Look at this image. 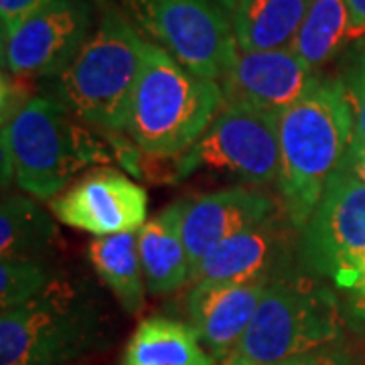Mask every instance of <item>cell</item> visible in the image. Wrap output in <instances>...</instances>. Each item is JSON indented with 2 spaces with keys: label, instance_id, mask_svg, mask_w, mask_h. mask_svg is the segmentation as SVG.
<instances>
[{
  "label": "cell",
  "instance_id": "5",
  "mask_svg": "<svg viewBox=\"0 0 365 365\" xmlns=\"http://www.w3.org/2000/svg\"><path fill=\"white\" fill-rule=\"evenodd\" d=\"M144 45L126 14L106 11L76 59L51 79V96L93 130L124 132Z\"/></svg>",
  "mask_w": 365,
  "mask_h": 365
},
{
  "label": "cell",
  "instance_id": "20",
  "mask_svg": "<svg viewBox=\"0 0 365 365\" xmlns=\"http://www.w3.org/2000/svg\"><path fill=\"white\" fill-rule=\"evenodd\" d=\"M59 240L53 217L39 199L23 193H6L0 205V258L43 260Z\"/></svg>",
  "mask_w": 365,
  "mask_h": 365
},
{
  "label": "cell",
  "instance_id": "24",
  "mask_svg": "<svg viewBox=\"0 0 365 365\" xmlns=\"http://www.w3.org/2000/svg\"><path fill=\"white\" fill-rule=\"evenodd\" d=\"M53 0H0V31L2 41H6L19 26L33 14L45 9Z\"/></svg>",
  "mask_w": 365,
  "mask_h": 365
},
{
  "label": "cell",
  "instance_id": "3",
  "mask_svg": "<svg viewBox=\"0 0 365 365\" xmlns=\"http://www.w3.org/2000/svg\"><path fill=\"white\" fill-rule=\"evenodd\" d=\"M114 341L108 304L83 280L55 276L39 297L0 317V365H67Z\"/></svg>",
  "mask_w": 365,
  "mask_h": 365
},
{
  "label": "cell",
  "instance_id": "26",
  "mask_svg": "<svg viewBox=\"0 0 365 365\" xmlns=\"http://www.w3.org/2000/svg\"><path fill=\"white\" fill-rule=\"evenodd\" d=\"M349 25H351V39L365 37V0H345Z\"/></svg>",
  "mask_w": 365,
  "mask_h": 365
},
{
  "label": "cell",
  "instance_id": "28",
  "mask_svg": "<svg viewBox=\"0 0 365 365\" xmlns=\"http://www.w3.org/2000/svg\"><path fill=\"white\" fill-rule=\"evenodd\" d=\"M223 365H252V364H246V361H240V359H227V361H223Z\"/></svg>",
  "mask_w": 365,
  "mask_h": 365
},
{
  "label": "cell",
  "instance_id": "12",
  "mask_svg": "<svg viewBox=\"0 0 365 365\" xmlns=\"http://www.w3.org/2000/svg\"><path fill=\"white\" fill-rule=\"evenodd\" d=\"M299 237L300 232L290 223L284 209H280L272 217L217 246L199 264L191 282L222 280L270 284L294 270V258H299Z\"/></svg>",
  "mask_w": 365,
  "mask_h": 365
},
{
  "label": "cell",
  "instance_id": "19",
  "mask_svg": "<svg viewBox=\"0 0 365 365\" xmlns=\"http://www.w3.org/2000/svg\"><path fill=\"white\" fill-rule=\"evenodd\" d=\"M88 258L102 284L114 294L120 309L128 314L140 313L146 282L138 254V232L91 240Z\"/></svg>",
  "mask_w": 365,
  "mask_h": 365
},
{
  "label": "cell",
  "instance_id": "18",
  "mask_svg": "<svg viewBox=\"0 0 365 365\" xmlns=\"http://www.w3.org/2000/svg\"><path fill=\"white\" fill-rule=\"evenodd\" d=\"M311 0H235V43L242 51L287 49L299 33Z\"/></svg>",
  "mask_w": 365,
  "mask_h": 365
},
{
  "label": "cell",
  "instance_id": "27",
  "mask_svg": "<svg viewBox=\"0 0 365 365\" xmlns=\"http://www.w3.org/2000/svg\"><path fill=\"white\" fill-rule=\"evenodd\" d=\"M337 170H345V173H349L351 177H355L357 181H361L365 185V150H361V153H355V155H347Z\"/></svg>",
  "mask_w": 365,
  "mask_h": 365
},
{
  "label": "cell",
  "instance_id": "13",
  "mask_svg": "<svg viewBox=\"0 0 365 365\" xmlns=\"http://www.w3.org/2000/svg\"><path fill=\"white\" fill-rule=\"evenodd\" d=\"M179 205L182 240L193 272L223 242L272 217L282 209L278 207L274 197L248 187H230L189 197L179 201Z\"/></svg>",
  "mask_w": 365,
  "mask_h": 365
},
{
  "label": "cell",
  "instance_id": "25",
  "mask_svg": "<svg viewBox=\"0 0 365 365\" xmlns=\"http://www.w3.org/2000/svg\"><path fill=\"white\" fill-rule=\"evenodd\" d=\"M282 365H347V359L335 345H331L319 351L300 355L297 359H290Z\"/></svg>",
  "mask_w": 365,
  "mask_h": 365
},
{
  "label": "cell",
  "instance_id": "14",
  "mask_svg": "<svg viewBox=\"0 0 365 365\" xmlns=\"http://www.w3.org/2000/svg\"><path fill=\"white\" fill-rule=\"evenodd\" d=\"M290 47L272 51H237L234 66L220 81L225 102L282 112L297 104L319 81Z\"/></svg>",
  "mask_w": 365,
  "mask_h": 365
},
{
  "label": "cell",
  "instance_id": "22",
  "mask_svg": "<svg viewBox=\"0 0 365 365\" xmlns=\"http://www.w3.org/2000/svg\"><path fill=\"white\" fill-rule=\"evenodd\" d=\"M55 274L43 260H2L0 262V307L11 311L49 287Z\"/></svg>",
  "mask_w": 365,
  "mask_h": 365
},
{
  "label": "cell",
  "instance_id": "15",
  "mask_svg": "<svg viewBox=\"0 0 365 365\" xmlns=\"http://www.w3.org/2000/svg\"><path fill=\"white\" fill-rule=\"evenodd\" d=\"M268 284L197 280L187 292V313L207 351L225 361L244 339Z\"/></svg>",
  "mask_w": 365,
  "mask_h": 365
},
{
  "label": "cell",
  "instance_id": "9",
  "mask_svg": "<svg viewBox=\"0 0 365 365\" xmlns=\"http://www.w3.org/2000/svg\"><path fill=\"white\" fill-rule=\"evenodd\" d=\"M300 268L343 292L365 282V185L337 170L299 237Z\"/></svg>",
  "mask_w": 365,
  "mask_h": 365
},
{
  "label": "cell",
  "instance_id": "8",
  "mask_svg": "<svg viewBox=\"0 0 365 365\" xmlns=\"http://www.w3.org/2000/svg\"><path fill=\"white\" fill-rule=\"evenodd\" d=\"M278 112L225 102L203 136L175 158L170 179L187 181L197 173H220L250 185H278Z\"/></svg>",
  "mask_w": 365,
  "mask_h": 365
},
{
  "label": "cell",
  "instance_id": "16",
  "mask_svg": "<svg viewBox=\"0 0 365 365\" xmlns=\"http://www.w3.org/2000/svg\"><path fill=\"white\" fill-rule=\"evenodd\" d=\"M138 254L146 292L165 297L191 282V260L181 232L179 201L165 207L138 230Z\"/></svg>",
  "mask_w": 365,
  "mask_h": 365
},
{
  "label": "cell",
  "instance_id": "10",
  "mask_svg": "<svg viewBox=\"0 0 365 365\" xmlns=\"http://www.w3.org/2000/svg\"><path fill=\"white\" fill-rule=\"evenodd\" d=\"M90 0H53L2 41V63L13 78H57L91 35Z\"/></svg>",
  "mask_w": 365,
  "mask_h": 365
},
{
  "label": "cell",
  "instance_id": "21",
  "mask_svg": "<svg viewBox=\"0 0 365 365\" xmlns=\"http://www.w3.org/2000/svg\"><path fill=\"white\" fill-rule=\"evenodd\" d=\"M351 41V25L345 0H311L309 13L290 49L317 71Z\"/></svg>",
  "mask_w": 365,
  "mask_h": 365
},
{
  "label": "cell",
  "instance_id": "6",
  "mask_svg": "<svg viewBox=\"0 0 365 365\" xmlns=\"http://www.w3.org/2000/svg\"><path fill=\"white\" fill-rule=\"evenodd\" d=\"M341 331L339 299L331 284L307 270H292L266 287L244 339L227 359L282 365L335 345Z\"/></svg>",
  "mask_w": 365,
  "mask_h": 365
},
{
  "label": "cell",
  "instance_id": "11",
  "mask_svg": "<svg viewBox=\"0 0 365 365\" xmlns=\"http://www.w3.org/2000/svg\"><path fill=\"white\" fill-rule=\"evenodd\" d=\"M148 195L116 169H93L51 201L53 215L96 237L138 232L146 223Z\"/></svg>",
  "mask_w": 365,
  "mask_h": 365
},
{
  "label": "cell",
  "instance_id": "23",
  "mask_svg": "<svg viewBox=\"0 0 365 365\" xmlns=\"http://www.w3.org/2000/svg\"><path fill=\"white\" fill-rule=\"evenodd\" d=\"M341 81L345 83L353 112V143L347 155H355L365 150V49Z\"/></svg>",
  "mask_w": 365,
  "mask_h": 365
},
{
  "label": "cell",
  "instance_id": "4",
  "mask_svg": "<svg viewBox=\"0 0 365 365\" xmlns=\"http://www.w3.org/2000/svg\"><path fill=\"white\" fill-rule=\"evenodd\" d=\"M223 104L220 81L189 71L146 41L124 132L146 157L177 158L203 136Z\"/></svg>",
  "mask_w": 365,
  "mask_h": 365
},
{
  "label": "cell",
  "instance_id": "17",
  "mask_svg": "<svg viewBox=\"0 0 365 365\" xmlns=\"http://www.w3.org/2000/svg\"><path fill=\"white\" fill-rule=\"evenodd\" d=\"M197 329L170 317L153 314L134 329L122 365H215Z\"/></svg>",
  "mask_w": 365,
  "mask_h": 365
},
{
  "label": "cell",
  "instance_id": "7",
  "mask_svg": "<svg viewBox=\"0 0 365 365\" xmlns=\"http://www.w3.org/2000/svg\"><path fill=\"white\" fill-rule=\"evenodd\" d=\"M126 16L150 43L189 71L222 81L237 57L235 0H120Z\"/></svg>",
  "mask_w": 365,
  "mask_h": 365
},
{
  "label": "cell",
  "instance_id": "1",
  "mask_svg": "<svg viewBox=\"0 0 365 365\" xmlns=\"http://www.w3.org/2000/svg\"><path fill=\"white\" fill-rule=\"evenodd\" d=\"M278 193L290 223L302 232L353 143V112L341 79H319L280 112Z\"/></svg>",
  "mask_w": 365,
  "mask_h": 365
},
{
  "label": "cell",
  "instance_id": "2",
  "mask_svg": "<svg viewBox=\"0 0 365 365\" xmlns=\"http://www.w3.org/2000/svg\"><path fill=\"white\" fill-rule=\"evenodd\" d=\"M112 160L102 132L79 122L53 96H35L2 120L4 182L39 201H53L73 177Z\"/></svg>",
  "mask_w": 365,
  "mask_h": 365
}]
</instances>
